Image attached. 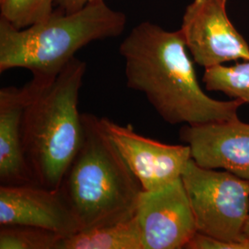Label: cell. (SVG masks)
<instances>
[{
	"instance_id": "cell-1",
	"label": "cell",
	"mask_w": 249,
	"mask_h": 249,
	"mask_svg": "<svg viewBox=\"0 0 249 249\" xmlns=\"http://www.w3.org/2000/svg\"><path fill=\"white\" fill-rule=\"evenodd\" d=\"M128 88L143 93L157 114L172 124H206L238 117L245 103L219 101L200 87L180 31L150 21L134 27L119 47Z\"/></svg>"
},
{
	"instance_id": "cell-2",
	"label": "cell",
	"mask_w": 249,
	"mask_h": 249,
	"mask_svg": "<svg viewBox=\"0 0 249 249\" xmlns=\"http://www.w3.org/2000/svg\"><path fill=\"white\" fill-rule=\"evenodd\" d=\"M86 63L73 57L55 77L33 75L22 118L28 165L39 186L59 190L82 141L79 95Z\"/></svg>"
},
{
	"instance_id": "cell-3",
	"label": "cell",
	"mask_w": 249,
	"mask_h": 249,
	"mask_svg": "<svg viewBox=\"0 0 249 249\" xmlns=\"http://www.w3.org/2000/svg\"><path fill=\"white\" fill-rule=\"evenodd\" d=\"M82 141L59 191L78 217L81 230L135 216L143 191L139 179L107 132L101 118L83 113Z\"/></svg>"
},
{
	"instance_id": "cell-4",
	"label": "cell",
	"mask_w": 249,
	"mask_h": 249,
	"mask_svg": "<svg viewBox=\"0 0 249 249\" xmlns=\"http://www.w3.org/2000/svg\"><path fill=\"white\" fill-rule=\"evenodd\" d=\"M125 23L124 13L104 0L70 14L57 9L43 22L20 30L0 18V72L20 68L55 78L80 48L120 36Z\"/></svg>"
},
{
	"instance_id": "cell-5",
	"label": "cell",
	"mask_w": 249,
	"mask_h": 249,
	"mask_svg": "<svg viewBox=\"0 0 249 249\" xmlns=\"http://www.w3.org/2000/svg\"><path fill=\"white\" fill-rule=\"evenodd\" d=\"M182 180L190 200L196 230L217 240L245 237L249 216V181L228 171L200 167L188 161Z\"/></svg>"
},
{
	"instance_id": "cell-6",
	"label": "cell",
	"mask_w": 249,
	"mask_h": 249,
	"mask_svg": "<svg viewBox=\"0 0 249 249\" xmlns=\"http://www.w3.org/2000/svg\"><path fill=\"white\" fill-rule=\"evenodd\" d=\"M228 0H193L179 29L194 62L204 69L231 61H249V44L233 25Z\"/></svg>"
},
{
	"instance_id": "cell-7",
	"label": "cell",
	"mask_w": 249,
	"mask_h": 249,
	"mask_svg": "<svg viewBox=\"0 0 249 249\" xmlns=\"http://www.w3.org/2000/svg\"><path fill=\"white\" fill-rule=\"evenodd\" d=\"M135 217L144 249H186L197 231L182 178L156 190H143Z\"/></svg>"
},
{
	"instance_id": "cell-8",
	"label": "cell",
	"mask_w": 249,
	"mask_h": 249,
	"mask_svg": "<svg viewBox=\"0 0 249 249\" xmlns=\"http://www.w3.org/2000/svg\"><path fill=\"white\" fill-rule=\"evenodd\" d=\"M107 133L143 190L152 191L182 178L191 151L188 145H169L143 137L131 125H121L101 117Z\"/></svg>"
},
{
	"instance_id": "cell-9",
	"label": "cell",
	"mask_w": 249,
	"mask_h": 249,
	"mask_svg": "<svg viewBox=\"0 0 249 249\" xmlns=\"http://www.w3.org/2000/svg\"><path fill=\"white\" fill-rule=\"evenodd\" d=\"M7 225L42 228L64 238L81 231L62 193L39 185L0 187V226Z\"/></svg>"
},
{
	"instance_id": "cell-10",
	"label": "cell",
	"mask_w": 249,
	"mask_h": 249,
	"mask_svg": "<svg viewBox=\"0 0 249 249\" xmlns=\"http://www.w3.org/2000/svg\"><path fill=\"white\" fill-rule=\"evenodd\" d=\"M200 167L222 168L249 181V124L238 117L206 124H185L179 131Z\"/></svg>"
},
{
	"instance_id": "cell-11",
	"label": "cell",
	"mask_w": 249,
	"mask_h": 249,
	"mask_svg": "<svg viewBox=\"0 0 249 249\" xmlns=\"http://www.w3.org/2000/svg\"><path fill=\"white\" fill-rule=\"evenodd\" d=\"M28 87L0 89V183L1 186L37 185L27 162L22 141V118Z\"/></svg>"
},
{
	"instance_id": "cell-12",
	"label": "cell",
	"mask_w": 249,
	"mask_h": 249,
	"mask_svg": "<svg viewBox=\"0 0 249 249\" xmlns=\"http://www.w3.org/2000/svg\"><path fill=\"white\" fill-rule=\"evenodd\" d=\"M59 249H144L136 217L81 230L63 238Z\"/></svg>"
},
{
	"instance_id": "cell-13",
	"label": "cell",
	"mask_w": 249,
	"mask_h": 249,
	"mask_svg": "<svg viewBox=\"0 0 249 249\" xmlns=\"http://www.w3.org/2000/svg\"><path fill=\"white\" fill-rule=\"evenodd\" d=\"M202 81L208 90L220 91L230 98L249 103V61L205 69Z\"/></svg>"
},
{
	"instance_id": "cell-14",
	"label": "cell",
	"mask_w": 249,
	"mask_h": 249,
	"mask_svg": "<svg viewBox=\"0 0 249 249\" xmlns=\"http://www.w3.org/2000/svg\"><path fill=\"white\" fill-rule=\"evenodd\" d=\"M63 238L54 231L33 226H1L0 249H59Z\"/></svg>"
},
{
	"instance_id": "cell-15",
	"label": "cell",
	"mask_w": 249,
	"mask_h": 249,
	"mask_svg": "<svg viewBox=\"0 0 249 249\" xmlns=\"http://www.w3.org/2000/svg\"><path fill=\"white\" fill-rule=\"evenodd\" d=\"M53 0H0V18L16 29L43 22L53 13Z\"/></svg>"
},
{
	"instance_id": "cell-16",
	"label": "cell",
	"mask_w": 249,
	"mask_h": 249,
	"mask_svg": "<svg viewBox=\"0 0 249 249\" xmlns=\"http://www.w3.org/2000/svg\"><path fill=\"white\" fill-rule=\"evenodd\" d=\"M187 249H249V235L246 234L243 239L232 242L217 240L211 236L196 231L187 244Z\"/></svg>"
},
{
	"instance_id": "cell-17",
	"label": "cell",
	"mask_w": 249,
	"mask_h": 249,
	"mask_svg": "<svg viewBox=\"0 0 249 249\" xmlns=\"http://www.w3.org/2000/svg\"><path fill=\"white\" fill-rule=\"evenodd\" d=\"M98 0H57L60 9H62L66 13H74L77 12L81 9H83L85 6H87L89 3L95 2Z\"/></svg>"
},
{
	"instance_id": "cell-18",
	"label": "cell",
	"mask_w": 249,
	"mask_h": 249,
	"mask_svg": "<svg viewBox=\"0 0 249 249\" xmlns=\"http://www.w3.org/2000/svg\"><path fill=\"white\" fill-rule=\"evenodd\" d=\"M244 233L245 234H248L249 235V218H248V221H247V223L245 224V227H244Z\"/></svg>"
}]
</instances>
